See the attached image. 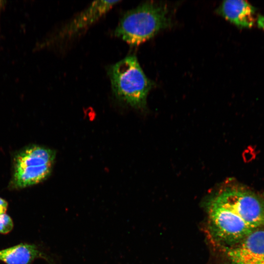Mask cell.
I'll return each mask as SVG.
<instances>
[{
    "instance_id": "cell-1",
    "label": "cell",
    "mask_w": 264,
    "mask_h": 264,
    "mask_svg": "<svg viewBox=\"0 0 264 264\" xmlns=\"http://www.w3.org/2000/svg\"><path fill=\"white\" fill-rule=\"evenodd\" d=\"M206 207L208 236L220 248L264 226V200L241 187H222L209 198Z\"/></svg>"
},
{
    "instance_id": "cell-2",
    "label": "cell",
    "mask_w": 264,
    "mask_h": 264,
    "mask_svg": "<svg viewBox=\"0 0 264 264\" xmlns=\"http://www.w3.org/2000/svg\"><path fill=\"white\" fill-rule=\"evenodd\" d=\"M170 24L169 9L166 4L147 1L124 14L114 30V35L130 45L137 46Z\"/></svg>"
},
{
    "instance_id": "cell-3",
    "label": "cell",
    "mask_w": 264,
    "mask_h": 264,
    "mask_svg": "<svg viewBox=\"0 0 264 264\" xmlns=\"http://www.w3.org/2000/svg\"><path fill=\"white\" fill-rule=\"evenodd\" d=\"M114 95L135 109L146 107L154 83L146 76L135 56L126 57L108 69Z\"/></svg>"
},
{
    "instance_id": "cell-4",
    "label": "cell",
    "mask_w": 264,
    "mask_h": 264,
    "mask_svg": "<svg viewBox=\"0 0 264 264\" xmlns=\"http://www.w3.org/2000/svg\"><path fill=\"white\" fill-rule=\"evenodd\" d=\"M55 156L54 150L38 145L21 150L14 158L13 187L25 188L45 179L51 174Z\"/></svg>"
},
{
    "instance_id": "cell-5",
    "label": "cell",
    "mask_w": 264,
    "mask_h": 264,
    "mask_svg": "<svg viewBox=\"0 0 264 264\" xmlns=\"http://www.w3.org/2000/svg\"><path fill=\"white\" fill-rule=\"evenodd\" d=\"M221 250L229 264H264V229H257Z\"/></svg>"
},
{
    "instance_id": "cell-6",
    "label": "cell",
    "mask_w": 264,
    "mask_h": 264,
    "mask_svg": "<svg viewBox=\"0 0 264 264\" xmlns=\"http://www.w3.org/2000/svg\"><path fill=\"white\" fill-rule=\"evenodd\" d=\"M120 0H97L65 24L56 35L58 41L72 39L86 31Z\"/></svg>"
},
{
    "instance_id": "cell-7",
    "label": "cell",
    "mask_w": 264,
    "mask_h": 264,
    "mask_svg": "<svg viewBox=\"0 0 264 264\" xmlns=\"http://www.w3.org/2000/svg\"><path fill=\"white\" fill-rule=\"evenodd\" d=\"M217 12L231 23L241 28L252 27L257 18L255 16V8L245 0H225L219 6Z\"/></svg>"
},
{
    "instance_id": "cell-8",
    "label": "cell",
    "mask_w": 264,
    "mask_h": 264,
    "mask_svg": "<svg viewBox=\"0 0 264 264\" xmlns=\"http://www.w3.org/2000/svg\"><path fill=\"white\" fill-rule=\"evenodd\" d=\"M44 258L34 244L21 243L0 250V260L6 264H31L36 258Z\"/></svg>"
},
{
    "instance_id": "cell-9",
    "label": "cell",
    "mask_w": 264,
    "mask_h": 264,
    "mask_svg": "<svg viewBox=\"0 0 264 264\" xmlns=\"http://www.w3.org/2000/svg\"><path fill=\"white\" fill-rule=\"evenodd\" d=\"M13 222L11 217L4 214L0 216V233L5 234L9 233L13 228Z\"/></svg>"
},
{
    "instance_id": "cell-10",
    "label": "cell",
    "mask_w": 264,
    "mask_h": 264,
    "mask_svg": "<svg viewBox=\"0 0 264 264\" xmlns=\"http://www.w3.org/2000/svg\"><path fill=\"white\" fill-rule=\"evenodd\" d=\"M8 207V202L4 199L0 198V216L5 214Z\"/></svg>"
},
{
    "instance_id": "cell-11",
    "label": "cell",
    "mask_w": 264,
    "mask_h": 264,
    "mask_svg": "<svg viewBox=\"0 0 264 264\" xmlns=\"http://www.w3.org/2000/svg\"><path fill=\"white\" fill-rule=\"evenodd\" d=\"M256 22L258 27L264 31V16H258Z\"/></svg>"
},
{
    "instance_id": "cell-12",
    "label": "cell",
    "mask_w": 264,
    "mask_h": 264,
    "mask_svg": "<svg viewBox=\"0 0 264 264\" xmlns=\"http://www.w3.org/2000/svg\"></svg>"
}]
</instances>
